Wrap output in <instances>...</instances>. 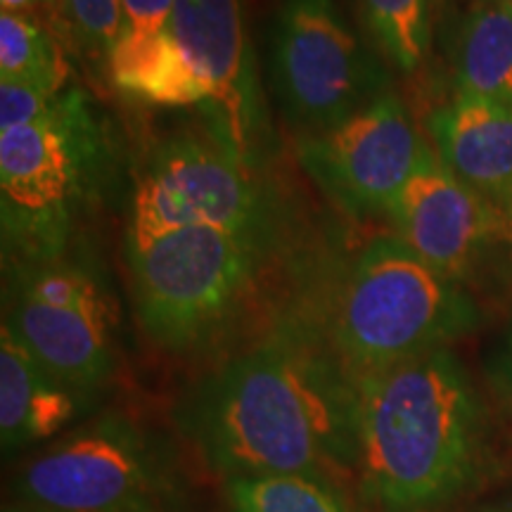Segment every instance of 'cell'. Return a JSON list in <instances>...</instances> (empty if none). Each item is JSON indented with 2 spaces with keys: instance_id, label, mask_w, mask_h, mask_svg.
<instances>
[{
  "instance_id": "6da1fadb",
  "label": "cell",
  "mask_w": 512,
  "mask_h": 512,
  "mask_svg": "<svg viewBox=\"0 0 512 512\" xmlns=\"http://www.w3.org/2000/svg\"><path fill=\"white\" fill-rule=\"evenodd\" d=\"M174 418L221 482L316 475L356 496L358 382L299 320L209 370Z\"/></svg>"
},
{
  "instance_id": "7a4b0ae2",
  "label": "cell",
  "mask_w": 512,
  "mask_h": 512,
  "mask_svg": "<svg viewBox=\"0 0 512 512\" xmlns=\"http://www.w3.org/2000/svg\"><path fill=\"white\" fill-rule=\"evenodd\" d=\"M494 475L489 413L451 347L358 382V510L448 512Z\"/></svg>"
},
{
  "instance_id": "3957f363",
  "label": "cell",
  "mask_w": 512,
  "mask_h": 512,
  "mask_svg": "<svg viewBox=\"0 0 512 512\" xmlns=\"http://www.w3.org/2000/svg\"><path fill=\"white\" fill-rule=\"evenodd\" d=\"M299 323L361 382L472 335L482 311L460 280L396 235H380L356 256L320 320Z\"/></svg>"
},
{
  "instance_id": "277c9868",
  "label": "cell",
  "mask_w": 512,
  "mask_h": 512,
  "mask_svg": "<svg viewBox=\"0 0 512 512\" xmlns=\"http://www.w3.org/2000/svg\"><path fill=\"white\" fill-rule=\"evenodd\" d=\"M112 169L105 124L81 91H64L29 126L0 131L3 254L12 264L62 256Z\"/></svg>"
},
{
  "instance_id": "5b68a950",
  "label": "cell",
  "mask_w": 512,
  "mask_h": 512,
  "mask_svg": "<svg viewBox=\"0 0 512 512\" xmlns=\"http://www.w3.org/2000/svg\"><path fill=\"white\" fill-rule=\"evenodd\" d=\"M271 238L273 230L183 228L128 254L145 337L171 356L219 344L252 292Z\"/></svg>"
},
{
  "instance_id": "8992f818",
  "label": "cell",
  "mask_w": 512,
  "mask_h": 512,
  "mask_svg": "<svg viewBox=\"0 0 512 512\" xmlns=\"http://www.w3.org/2000/svg\"><path fill=\"white\" fill-rule=\"evenodd\" d=\"M12 494L19 505L50 512H178L183 482L155 434L107 413L31 456Z\"/></svg>"
},
{
  "instance_id": "52a82bcc",
  "label": "cell",
  "mask_w": 512,
  "mask_h": 512,
  "mask_svg": "<svg viewBox=\"0 0 512 512\" xmlns=\"http://www.w3.org/2000/svg\"><path fill=\"white\" fill-rule=\"evenodd\" d=\"M273 88L290 124L320 133L389 93V74L337 0H285L273 27Z\"/></svg>"
},
{
  "instance_id": "ba28073f",
  "label": "cell",
  "mask_w": 512,
  "mask_h": 512,
  "mask_svg": "<svg viewBox=\"0 0 512 512\" xmlns=\"http://www.w3.org/2000/svg\"><path fill=\"white\" fill-rule=\"evenodd\" d=\"M183 228L273 230L254 169L209 136L185 133L152 147L133 188L126 254Z\"/></svg>"
},
{
  "instance_id": "9c48e42d",
  "label": "cell",
  "mask_w": 512,
  "mask_h": 512,
  "mask_svg": "<svg viewBox=\"0 0 512 512\" xmlns=\"http://www.w3.org/2000/svg\"><path fill=\"white\" fill-rule=\"evenodd\" d=\"M166 36L200 83L207 136L256 169L271 128L242 0H176Z\"/></svg>"
},
{
  "instance_id": "30bf717a",
  "label": "cell",
  "mask_w": 512,
  "mask_h": 512,
  "mask_svg": "<svg viewBox=\"0 0 512 512\" xmlns=\"http://www.w3.org/2000/svg\"><path fill=\"white\" fill-rule=\"evenodd\" d=\"M394 91L320 133L297 140V157L328 200L354 219L382 214L425 150Z\"/></svg>"
},
{
  "instance_id": "8fae6325",
  "label": "cell",
  "mask_w": 512,
  "mask_h": 512,
  "mask_svg": "<svg viewBox=\"0 0 512 512\" xmlns=\"http://www.w3.org/2000/svg\"><path fill=\"white\" fill-rule=\"evenodd\" d=\"M401 238L437 271L463 280L498 240L512 238V223L465 185L425 147L415 171L387 209Z\"/></svg>"
},
{
  "instance_id": "7c38bea8",
  "label": "cell",
  "mask_w": 512,
  "mask_h": 512,
  "mask_svg": "<svg viewBox=\"0 0 512 512\" xmlns=\"http://www.w3.org/2000/svg\"><path fill=\"white\" fill-rule=\"evenodd\" d=\"M117 323L110 292L74 304L5 297V328L57 380L91 399H98L117 370Z\"/></svg>"
},
{
  "instance_id": "4fadbf2b",
  "label": "cell",
  "mask_w": 512,
  "mask_h": 512,
  "mask_svg": "<svg viewBox=\"0 0 512 512\" xmlns=\"http://www.w3.org/2000/svg\"><path fill=\"white\" fill-rule=\"evenodd\" d=\"M430 128L441 162L512 223V107L456 93Z\"/></svg>"
},
{
  "instance_id": "5bb4252c",
  "label": "cell",
  "mask_w": 512,
  "mask_h": 512,
  "mask_svg": "<svg viewBox=\"0 0 512 512\" xmlns=\"http://www.w3.org/2000/svg\"><path fill=\"white\" fill-rule=\"evenodd\" d=\"M95 399L41 366L12 332L0 330V444L3 453L50 444L91 408Z\"/></svg>"
},
{
  "instance_id": "9a60e30c",
  "label": "cell",
  "mask_w": 512,
  "mask_h": 512,
  "mask_svg": "<svg viewBox=\"0 0 512 512\" xmlns=\"http://www.w3.org/2000/svg\"><path fill=\"white\" fill-rule=\"evenodd\" d=\"M458 93L512 107V5L477 0L458 43Z\"/></svg>"
},
{
  "instance_id": "2e32d148",
  "label": "cell",
  "mask_w": 512,
  "mask_h": 512,
  "mask_svg": "<svg viewBox=\"0 0 512 512\" xmlns=\"http://www.w3.org/2000/svg\"><path fill=\"white\" fill-rule=\"evenodd\" d=\"M221 491L226 512H361L349 489L316 475L233 477Z\"/></svg>"
},
{
  "instance_id": "e0dca14e",
  "label": "cell",
  "mask_w": 512,
  "mask_h": 512,
  "mask_svg": "<svg viewBox=\"0 0 512 512\" xmlns=\"http://www.w3.org/2000/svg\"><path fill=\"white\" fill-rule=\"evenodd\" d=\"M69 67L60 46L31 15H0V81L34 83L43 91H67Z\"/></svg>"
},
{
  "instance_id": "ac0fdd59",
  "label": "cell",
  "mask_w": 512,
  "mask_h": 512,
  "mask_svg": "<svg viewBox=\"0 0 512 512\" xmlns=\"http://www.w3.org/2000/svg\"><path fill=\"white\" fill-rule=\"evenodd\" d=\"M380 53L403 74L418 72L430 53V0H356Z\"/></svg>"
},
{
  "instance_id": "d6986e66",
  "label": "cell",
  "mask_w": 512,
  "mask_h": 512,
  "mask_svg": "<svg viewBox=\"0 0 512 512\" xmlns=\"http://www.w3.org/2000/svg\"><path fill=\"white\" fill-rule=\"evenodd\" d=\"M64 12L81 46L105 60L107 67V60L124 31L121 0H64Z\"/></svg>"
},
{
  "instance_id": "ffe728a7",
  "label": "cell",
  "mask_w": 512,
  "mask_h": 512,
  "mask_svg": "<svg viewBox=\"0 0 512 512\" xmlns=\"http://www.w3.org/2000/svg\"><path fill=\"white\" fill-rule=\"evenodd\" d=\"M57 95L34 83L0 81V131L29 126L41 121L53 107Z\"/></svg>"
},
{
  "instance_id": "44dd1931",
  "label": "cell",
  "mask_w": 512,
  "mask_h": 512,
  "mask_svg": "<svg viewBox=\"0 0 512 512\" xmlns=\"http://www.w3.org/2000/svg\"><path fill=\"white\" fill-rule=\"evenodd\" d=\"M174 3L176 0H121L124 31L119 41H150L164 34L174 12Z\"/></svg>"
},
{
  "instance_id": "7402d4cb",
  "label": "cell",
  "mask_w": 512,
  "mask_h": 512,
  "mask_svg": "<svg viewBox=\"0 0 512 512\" xmlns=\"http://www.w3.org/2000/svg\"><path fill=\"white\" fill-rule=\"evenodd\" d=\"M486 370H489V380L494 384L498 396H501L512 413V311L508 323H505L503 335L498 337L496 347L491 349Z\"/></svg>"
},
{
  "instance_id": "603a6c76",
  "label": "cell",
  "mask_w": 512,
  "mask_h": 512,
  "mask_svg": "<svg viewBox=\"0 0 512 512\" xmlns=\"http://www.w3.org/2000/svg\"><path fill=\"white\" fill-rule=\"evenodd\" d=\"M43 0H0L3 5V12H22V15H29L31 8H36Z\"/></svg>"
},
{
  "instance_id": "cb8c5ba5",
  "label": "cell",
  "mask_w": 512,
  "mask_h": 512,
  "mask_svg": "<svg viewBox=\"0 0 512 512\" xmlns=\"http://www.w3.org/2000/svg\"><path fill=\"white\" fill-rule=\"evenodd\" d=\"M472 512H512V494L496 498V501L486 503V505H482V508H477Z\"/></svg>"
},
{
  "instance_id": "d4e9b609",
  "label": "cell",
  "mask_w": 512,
  "mask_h": 512,
  "mask_svg": "<svg viewBox=\"0 0 512 512\" xmlns=\"http://www.w3.org/2000/svg\"><path fill=\"white\" fill-rule=\"evenodd\" d=\"M3 512H50V510H38V508H29V505H12V508H5Z\"/></svg>"
},
{
  "instance_id": "484cf974",
  "label": "cell",
  "mask_w": 512,
  "mask_h": 512,
  "mask_svg": "<svg viewBox=\"0 0 512 512\" xmlns=\"http://www.w3.org/2000/svg\"><path fill=\"white\" fill-rule=\"evenodd\" d=\"M43 3H46V5H53V3H55V0H43Z\"/></svg>"
},
{
  "instance_id": "4316f807",
  "label": "cell",
  "mask_w": 512,
  "mask_h": 512,
  "mask_svg": "<svg viewBox=\"0 0 512 512\" xmlns=\"http://www.w3.org/2000/svg\"><path fill=\"white\" fill-rule=\"evenodd\" d=\"M510 5H512V0H510Z\"/></svg>"
}]
</instances>
